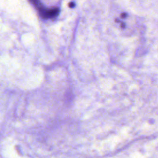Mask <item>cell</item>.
I'll return each mask as SVG.
<instances>
[{"label":"cell","mask_w":158,"mask_h":158,"mask_svg":"<svg viewBox=\"0 0 158 158\" xmlns=\"http://www.w3.org/2000/svg\"><path fill=\"white\" fill-rule=\"evenodd\" d=\"M38 4H36L38 6V9L40 11L41 16H42L44 18H51L54 17L58 15L59 9L58 8L53 9H46L42 4H40L39 1H37Z\"/></svg>","instance_id":"6da1fadb"}]
</instances>
